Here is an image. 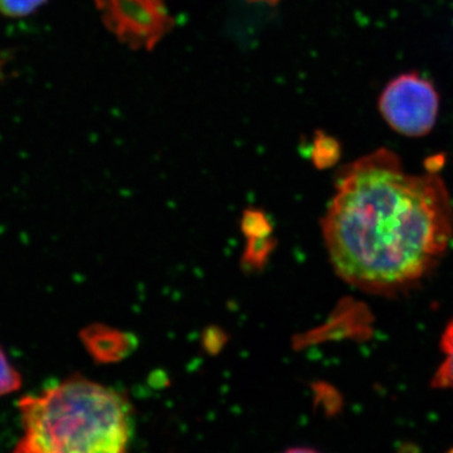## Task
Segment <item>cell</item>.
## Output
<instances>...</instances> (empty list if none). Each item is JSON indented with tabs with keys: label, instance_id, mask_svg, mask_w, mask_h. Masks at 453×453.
Returning <instances> with one entry per match:
<instances>
[{
	"label": "cell",
	"instance_id": "cell-1",
	"mask_svg": "<svg viewBox=\"0 0 453 453\" xmlns=\"http://www.w3.org/2000/svg\"><path fill=\"white\" fill-rule=\"evenodd\" d=\"M323 219L336 275L354 288L395 295L440 264L453 235L445 181L410 174L395 151L381 148L342 166Z\"/></svg>",
	"mask_w": 453,
	"mask_h": 453
},
{
	"label": "cell",
	"instance_id": "cell-2",
	"mask_svg": "<svg viewBox=\"0 0 453 453\" xmlns=\"http://www.w3.org/2000/svg\"><path fill=\"white\" fill-rule=\"evenodd\" d=\"M18 453H120L133 436V407L110 387L74 375L18 403Z\"/></svg>",
	"mask_w": 453,
	"mask_h": 453
},
{
	"label": "cell",
	"instance_id": "cell-3",
	"mask_svg": "<svg viewBox=\"0 0 453 453\" xmlns=\"http://www.w3.org/2000/svg\"><path fill=\"white\" fill-rule=\"evenodd\" d=\"M101 22L133 50L151 52L174 29L165 0H94Z\"/></svg>",
	"mask_w": 453,
	"mask_h": 453
},
{
	"label": "cell",
	"instance_id": "cell-4",
	"mask_svg": "<svg viewBox=\"0 0 453 453\" xmlns=\"http://www.w3.org/2000/svg\"><path fill=\"white\" fill-rule=\"evenodd\" d=\"M378 109L396 133L408 138H421L436 125L440 96L434 83L418 73H403L381 91Z\"/></svg>",
	"mask_w": 453,
	"mask_h": 453
},
{
	"label": "cell",
	"instance_id": "cell-5",
	"mask_svg": "<svg viewBox=\"0 0 453 453\" xmlns=\"http://www.w3.org/2000/svg\"><path fill=\"white\" fill-rule=\"evenodd\" d=\"M441 349L445 359L438 366L436 374L432 380V387L436 389L453 390V320L447 325L441 339Z\"/></svg>",
	"mask_w": 453,
	"mask_h": 453
},
{
	"label": "cell",
	"instance_id": "cell-6",
	"mask_svg": "<svg viewBox=\"0 0 453 453\" xmlns=\"http://www.w3.org/2000/svg\"><path fill=\"white\" fill-rule=\"evenodd\" d=\"M342 148L338 140L327 135L324 131H316L312 140L311 157L318 168L325 169L334 165L340 159Z\"/></svg>",
	"mask_w": 453,
	"mask_h": 453
},
{
	"label": "cell",
	"instance_id": "cell-7",
	"mask_svg": "<svg viewBox=\"0 0 453 453\" xmlns=\"http://www.w3.org/2000/svg\"><path fill=\"white\" fill-rule=\"evenodd\" d=\"M22 387L19 372L9 362L4 350L0 348V398L17 392Z\"/></svg>",
	"mask_w": 453,
	"mask_h": 453
},
{
	"label": "cell",
	"instance_id": "cell-8",
	"mask_svg": "<svg viewBox=\"0 0 453 453\" xmlns=\"http://www.w3.org/2000/svg\"><path fill=\"white\" fill-rule=\"evenodd\" d=\"M49 0H0V14L8 18H23L38 11Z\"/></svg>",
	"mask_w": 453,
	"mask_h": 453
}]
</instances>
